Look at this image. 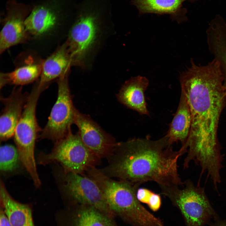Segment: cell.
<instances>
[{
    "label": "cell",
    "instance_id": "3957f363",
    "mask_svg": "<svg viewBox=\"0 0 226 226\" xmlns=\"http://www.w3.org/2000/svg\"><path fill=\"white\" fill-rule=\"evenodd\" d=\"M111 0H82L65 43L73 65H82L102 27L111 18Z\"/></svg>",
    "mask_w": 226,
    "mask_h": 226
},
{
    "label": "cell",
    "instance_id": "ba28073f",
    "mask_svg": "<svg viewBox=\"0 0 226 226\" xmlns=\"http://www.w3.org/2000/svg\"><path fill=\"white\" fill-rule=\"evenodd\" d=\"M67 76L58 79L57 100L46 124L39 136L40 139H48L55 143L64 138L71 131L75 108L72 102Z\"/></svg>",
    "mask_w": 226,
    "mask_h": 226
},
{
    "label": "cell",
    "instance_id": "4fadbf2b",
    "mask_svg": "<svg viewBox=\"0 0 226 226\" xmlns=\"http://www.w3.org/2000/svg\"><path fill=\"white\" fill-rule=\"evenodd\" d=\"M30 93L23 92L21 86L15 87L7 98L1 96L4 105L0 117V138L5 141L13 136Z\"/></svg>",
    "mask_w": 226,
    "mask_h": 226
},
{
    "label": "cell",
    "instance_id": "2e32d148",
    "mask_svg": "<svg viewBox=\"0 0 226 226\" xmlns=\"http://www.w3.org/2000/svg\"><path fill=\"white\" fill-rule=\"evenodd\" d=\"M71 206L64 226H118L114 218L93 207L78 204Z\"/></svg>",
    "mask_w": 226,
    "mask_h": 226
},
{
    "label": "cell",
    "instance_id": "7402d4cb",
    "mask_svg": "<svg viewBox=\"0 0 226 226\" xmlns=\"http://www.w3.org/2000/svg\"><path fill=\"white\" fill-rule=\"evenodd\" d=\"M154 193L153 192L148 189L140 188L137 189L136 196L137 199L140 202L148 205Z\"/></svg>",
    "mask_w": 226,
    "mask_h": 226
},
{
    "label": "cell",
    "instance_id": "d6986e66",
    "mask_svg": "<svg viewBox=\"0 0 226 226\" xmlns=\"http://www.w3.org/2000/svg\"><path fill=\"white\" fill-rule=\"evenodd\" d=\"M1 205L12 226H35L30 206L14 199L1 181Z\"/></svg>",
    "mask_w": 226,
    "mask_h": 226
},
{
    "label": "cell",
    "instance_id": "cb8c5ba5",
    "mask_svg": "<svg viewBox=\"0 0 226 226\" xmlns=\"http://www.w3.org/2000/svg\"><path fill=\"white\" fill-rule=\"evenodd\" d=\"M0 226H12L4 210L1 207L0 212Z\"/></svg>",
    "mask_w": 226,
    "mask_h": 226
},
{
    "label": "cell",
    "instance_id": "ac0fdd59",
    "mask_svg": "<svg viewBox=\"0 0 226 226\" xmlns=\"http://www.w3.org/2000/svg\"><path fill=\"white\" fill-rule=\"evenodd\" d=\"M191 124V116L189 106L183 93L181 91L177 111L166 135L170 145L180 141L182 146L189 136Z\"/></svg>",
    "mask_w": 226,
    "mask_h": 226
},
{
    "label": "cell",
    "instance_id": "30bf717a",
    "mask_svg": "<svg viewBox=\"0 0 226 226\" xmlns=\"http://www.w3.org/2000/svg\"><path fill=\"white\" fill-rule=\"evenodd\" d=\"M62 187L71 206L93 207L110 217L115 215L109 208L99 187L88 176L63 170Z\"/></svg>",
    "mask_w": 226,
    "mask_h": 226
},
{
    "label": "cell",
    "instance_id": "9a60e30c",
    "mask_svg": "<svg viewBox=\"0 0 226 226\" xmlns=\"http://www.w3.org/2000/svg\"><path fill=\"white\" fill-rule=\"evenodd\" d=\"M149 80L141 76L132 77L126 81L118 93L119 101L128 108L142 115H149L144 96Z\"/></svg>",
    "mask_w": 226,
    "mask_h": 226
},
{
    "label": "cell",
    "instance_id": "603a6c76",
    "mask_svg": "<svg viewBox=\"0 0 226 226\" xmlns=\"http://www.w3.org/2000/svg\"><path fill=\"white\" fill-rule=\"evenodd\" d=\"M161 204V200L160 196L159 194L154 192L151 200L148 205L153 211L156 212L160 208Z\"/></svg>",
    "mask_w": 226,
    "mask_h": 226
},
{
    "label": "cell",
    "instance_id": "d4e9b609",
    "mask_svg": "<svg viewBox=\"0 0 226 226\" xmlns=\"http://www.w3.org/2000/svg\"><path fill=\"white\" fill-rule=\"evenodd\" d=\"M212 226H226V221L218 220Z\"/></svg>",
    "mask_w": 226,
    "mask_h": 226
},
{
    "label": "cell",
    "instance_id": "5b68a950",
    "mask_svg": "<svg viewBox=\"0 0 226 226\" xmlns=\"http://www.w3.org/2000/svg\"><path fill=\"white\" fill-rule=\"evenodd\" d=\"M159 187L161 193L180 210L186 226H203L215 218L216 213L200 182L196 186L187 180L181 188L175 185Z\"/></svg>",
    "mask_w": 226,
    "mask_h": 226
},
{
    "label": "cell",
    "instance_id": "9c48e42d",
    "mask_svg": "<svg viewBox=\"0 0 226 226\" xmlns=\"http://www.w3.org/2000/svg\"><path fill=\"white\" fill-rule=\"evenodd\" d=\"M32 5L25 25L30 35L37 36L52 30L63 18L74 16L77 4L74 0H41Z\"/></svg>",
    "mask_w": 226,
    "mask_h": 226
},
{
    "label": "cell",
    "instance_id": "8992f818",
    "mask_svg": "<svg viewBox=\"0 0 226 226\" xmlns=\"http://www.w3.org/2000/svg\"><path fill=\"white\" fill-rule=\"evenodd\" d=\"M46 89L40 86L37 82L34 85L13 135L20 160L35 183H38L40 180L35 159V147L36 140L41 130L37 122L36 109L39 97Z\"/></svg>",
    "mask_w": 226,
    "mask_h": 226
},
{
    "label": "cell",
    "instance_id": "6da1fadb",
    "mask_svg": "<svg viewBox=\"0 0 226 226\" xmlns=\"http://www.w3.org/2000/svg\"><path fill=\"white\" fill-rule=\"evenodd\" d=\"M181 73L180 81L190 109L191 124L185 143L184 163L193 161L202 169L217 166L224 155L218 137L219 121L226 107V89L220 63L214 58L204 66L196 64Z\"/></svg>",
    "mask_w": 226,
    "mask_h": 226
},
{
    "label": "cell",
    "instance_id": "5bb4252c",
    "mask_svg": "<svg viewBox=\"0 0 226 226\" xmlns=\"http://www.w3.org/2000/svg\"><path fill=\"white\" fill-rule=\"evenodd\" d=\"M72 65L71 56L65 43L42 60L41 74L38 81L39 85L48 88L55 79L68 75Z\"/></svg>",
    "mask_w": 226,
    "mask_h": 226
},
{
    "label": "cell",
    "instance_id": "277c9868",
    "mask_svg": "<svg viewBox=\"0 0 226 226\" xmlns=\"http://www.w3.org/2000/svg\"><path fill=\"white\" fill-rule=\"evenodd\" d=\"M84 175L92 179L101 191L109 208L116 216L133 226H151L155 216L141 204L136 196L140 185L116 180L96 167L89 168Z\"/></svg>",
    "mask_w": 226,
    "mask_h": 226
},
{
    "label": "cell",
    "instance_id": "e0dca14e",
    "mask_svg": "<svg viewBox=\"0 0 226 226\" xmlns=\"http://www.w3.org/2000/svg\"><path fill=\"white\" fill-rule=\"evenodd\" d=\"M42 60L29 56L12 71L0 73V88L7 84L21 86L32 83L40 78Z\"/></svg>",
    "mask_w": 226,
    "mask_h": 226
},
{
    "label": "cell",
    "instance_id": "52a82bcc",
    "mask_svg": "<svg viewBox=\"0 0 226 226\" xmlns=\"http://www.w3.org/2000/svg\"><path fill=\"white\" fill-rule=\"evenodd\" d=\"M101 159L84 144L78 133L71 131L55 143L50 153L41 154L39 161L42 164L57 162L65 171L83 175L89 168L99 165Z\"/></svg>",
    "mask_w": 226,
    "mask_h": 226
},
{
    "label": "cell",
    "instance_id": "44dd1931",
    "mask_svg": "<svg viewBox=\"0 0 226 226\" xmlns=\"http://www.w3.org/2000/svg\"><path fill=\"white\" fill-rule=\"evenodd\" d=\"M20 160L16 148L11 144L1 146L0 148V169L1 171H12L18 166Z\"/></svg>",
    "mask_w": 226,
    "mask_h": 226
},
{
    "label": "cell",
    "instance_id": "ffe728a7",
    "mask_svg": "<svg viewBox=\"0 0 226 226\" xmlns=\"http://www.w3.org/2000/svg\"><path fill=\"white\" fill-rule=\"evenodd\" d=\"M185 0H132V2L141 13L175 14Z\"/></svg>",
    "mask_w": 226,
    "mask_h": 226
},
{
    "label": "cell",
    "instance_id": "7c38bea8",
    "mask_svg": "<svg viewBox=\"0 0 226 226\" xmlns=\"http://www.w3.org/2000/svg\"><path fill=\"white\" fill-rule=\"evenodd\" d=\"M74 123L82 142L98 157L108 159L112 154L117 143L90 117L75 109Z\"/></svg>",
    "mask_w": 226,
    "mask_h": 226
},
{
    "label": "cell",
    "instance_id": "7a4b0ae2",
    "mask_svg": "<svg viewBox=\"0 0 226 226\" xmlns=\"http://www.w3.org/2000/svg\"><path fill=\"white\" fill-rule=\"evenodd\" d=\"M172 145L166 135L156 140L148 137L117 143L108 164L99 170L108 177L134 184L152 181L159 186H182L177 162L184 153Z\"/></svg>",
    "mask_w": 226,
    "mask_h": 226
},
{
    "label": "cell",
    "instance_id": "8fae6325",
    "mask_svg": "<svg viewBox=\"0 0 226 226\" xmlns=\"http://www.w3.org/2000/svg\"><path fill=\"white\" fill-rule=\"evenodd\" d=\"M32 8V5L19 2L16 0L8 1L0 34L1 54L12 46L25 42L30 37L26 28L25 21Z\"/></svg>",
    "mask_w": 226,
    "mask_h": 226
}]
</instances>
